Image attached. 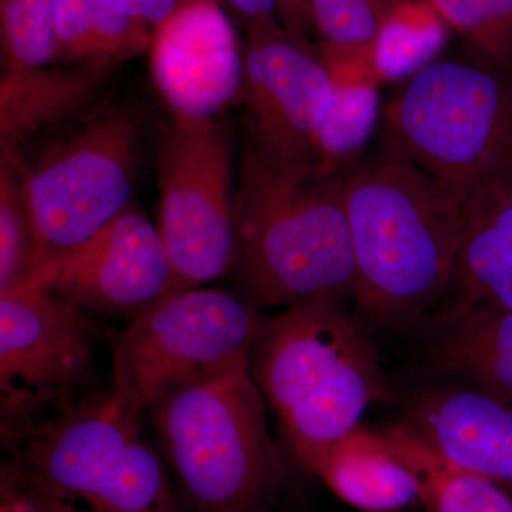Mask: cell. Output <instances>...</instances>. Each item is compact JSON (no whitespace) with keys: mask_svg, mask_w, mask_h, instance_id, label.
<instances>
[{"mask_svg":"<svg viewBox=\"0 0 512 512\" xmlns=\"http://www.w3.org/2000/svg\"><path fill=\"white\" fill-rule=\"evenodd\" d=\"M235 228L231 274L256 308L353 296L343 174L323 167L318 153L286 150L245 133Z\"/></svg>","mask_w":512,"mask_h":512,"instance_id":"6da1fadb","label":"cell"},{"mask_svg":"<svg viewBox=\"0 0 512 512\" xmlns=\"http://www.w3.org/2000/svg\"><path fill=\"white\" fill-rule=\"evenodd\" d=\"M342 174L360 311L392 326L416 325L440 312L453 282L466 198L426 173L386 133Z\"/></svg>","mask_w":512,"mask_h":512,"instance_id":"7a4b0ae2","label":"cell"},{"mask_svg":"<svg viewBox=\"0 0 512 512\" xmlns=\"http://www.w3.org/2000/svg\"><path fill=\"white\" fill-rule=\"evenodd\" d=\"M249 367L301 466L392 397L375 343L335 299L264 316Z\"/></svg>","mask_w":512,"mask_h":512,"instance_id":"3957f363","label":"cell"},{"mask_svg":"<svg viewBox=\"0 0 512 512\" xmlns=\"http://www.w3.org/2000/svg\"><path fill=\"white\" fill-rule=\"evenodd\" d=\"M264 394L241 360L183 384L147 416L184 512H269L289 468L268 429Z\"/></svg>","mask_w":512,"mask_h":512,"instance_id":"277c9868","label":"cell"},{"mask_svg":"<svg viewBox=\"0 0 512 512\" xmlns=\"http://www.w3.org/2000/svg\"><path fill=\"white\" fill-rule=\"evenodd\" d=\"M144 414L114 389L92 392L2 433L3 448L79 512H184Z\"/></svg>","mask_w":512,"mask_h":512,"instance_id":"5b68a950","label":"cell"},{"mask_svg":"<svg viewBox=\"0 0 512 512\" xmlns=\"http://www.w3.org/2000/svg\"><path fill=\"white\" fill-rule=\"evenodd\" d=\"M386 121L400 150L463 198L512 175V72L471 50L410 77Z\"/></svg>","mask_w":512,"mask_h":512,"instance_id":"8992f818","label":"cell"},{"mask_svg":"<svg viewBox=\"0 0 512 512\" xmlns=\"http://www.w3.org/2000/svg\"><path fill=\"white\" fill-rule=\"evenodd\" d=\"M136 138L126 113L106 111L55 144L35 168L20 170L39 239L40 281L52 284L57 266L131 204Z\"/></svg>","mask_w":512,"mask_h":512,"instance_id":"52a82bcc","label":"cell"},{"mask_svg":"<svg viewBox=\"0 0 512 512\" xmlns=\"http://www.w3.org/2000/svg\"><path fill=\"white\" fill-rule=\"evenodd\" d=\"M262 319L244 296L221 289L171 293L121 333L113 389L147 412L171 390L249 359Z\"/></svg>","mask_w":512,"mask_h":512,"instance_id":"ba28073f","label":"cell"},{"mask_svg":"<svg viewBox=\"0 0 512 512\" xmlns=\"http://www.w3.org/2000/svg\"><path fill=\"white\" fill-rule=\"evenodd\" d=\"M228 124L173 119L158 148L157 227L181 289L231 274L237 256Z\"/></svg>","mask_w":512,"mask_h":512,"instance_id":"9c48e42d","label":"cell"},{"mask_svg":"<svg viewBox=\"0 0 512 512\" xmlns=\"http://www.w3.org/2000/svg\"><path fill=\"white\" fill-rule=\"evenodd\" d=\"M99 330L46 282L0 295L2 433L92 393Z\"/></svg>","mask_w":512,"mask_h":512,"instance_id":"30bf717a","label":"cell"},{"mask_svg":"<svg viewBox=\"0 0 512 512\" xmlns=\"http://www.w3.org/2000/svg\"><path fill=\"white\" fill-rule=\"evenodd\" d=\"M53 289L84 315L133 322L178 286L157 225L131 202L57 266Z\"/></svg>","mask_w":512,"mask_h":512,"instance_id":"8fae6325","label":"cell"},{"mask_svg":"<svg viewBox=\"0 0 512 512\" xmlns=\"http://www.w3.org/2000/svg\"><path fill=\"white\" fill-rule=\"evenodd\" d=\"M154 84L173 119H220L244 84V53L217 0H185L151 35Z\"/></svg>","mask_w":512,"mask_h":512,"instance_id":"7c38bea8","label":"cell"},{"mask_svg":"<svg viewBox=\"0 0 512 512\" xmlns=\"http://www.w3.org/2000/svg\"><path fill=\"white\" fill-rule=\"evenodd\" d=\"M242 97L247 133L272 146L316 151V137L335 100L320 53L284 26L247 30Z\"/></svg>","mask_w":512,"mask_h":512,"instance_id":"4fadbf2b","label":"cell"},{"mask_svg":"<svg viewBox=\"0 0 512 512\" xmlns=\"http://www.w3.org/2000/svg\"><path fill=\"white\" fill-rule=\"evenodd\" d=\"M403 412L434 451L512 497V403L440 377L407 393Z\"/></svg>","mask_w":512,"mask_h":512,"instance_id":"5bb4252c","label":"cell"},{"mask_svg":"<svg viewBox=\"0 0 512 512\" xmlns=\"http://www.w3.org/2000/svg\"><path fill=\"white\" fill-rule=\"evenodd\" d=\"M446 308L512 309V175L464 200L463 232Z\"/></svg>","mask_w":512,"mask_h":512,"instance_id":"9a60e30c","label":"cell"},{"mask_svg":"<svg viewBox=\"0 0 512 512\" xmlns=\"http://www.w3.org/2000/svg\"><path fill=\"white\" fill-rule=\"evenodd\" d=\"M336 497L365 512H400L420 504L413 471L383 434L357 427L302 466Z\"/></svg>","mask_w":512,"mask_h":512,"instance_id":"2e32d148","label":"cell"},{"mask_svg":"<svg viewBox=\"0 0 512 512\" xmlns=\"http://www.w3.org/2000/svg\"><path fill=\"white\" fill-rule=\"evenodd\" d=\"M436 318L427 352L431 369L512 403V309L446 308Z\"/></svg>","mask_w":512,"mask_h":512,"instance_id":"e0dca14e","label":"cell"},{"mask_svg":"<svg viewBox=\"0 0 512 512\" xmlns=\"http://www.w3.org/2000/svg\"><path fill=\"white\" fill-rule=\"evenodd\" d=\"M110 69L103 64H73L29 76H2V151L18 154L20 143L79 113Z\"/></svg>","mask_w":512,"mask_h":512,"instance_id":"ac0fdd59","label":"cell"},{"mask_svg":"<svg viewBox=\"0 0 512 512\" xmlns=\"http://www.w3.org/2000/svg\"><path fill=\"white\" fill-rule=\"evenodd\" d=\"M382 434L413 471L427 512H512L507 491L446 460L406 420Z\"/></svg>","mask_w":512,"mask_h":512,"instance_id":"d6986e66","label":"cell"},{"mask_svg":"<svg viewBox=\"0 0 512 512\" xmlns=\"http://www.w3.org/2000/svg\"><path fill=\"white\" fill-rule=\"evenodd\" d=\"M394 0H311L320 57L333 83L379 84L376 42Z\"/></svg>","mask_w":512,"mask_h":512,"instance_id":"ffe728a7","label":"cell"},{"mask_svg":"<svg viewBox=\"0 0 512 512\" xmlns=\"http://www.w3.org/2000/svg\"><path fill=\"white\" fill-rule=\"evenodd\" d=\"M59 63L116 64L150 49L148 25L113 12L101 0H57Z\"/></svg>","mask_w":512,"mask_h":512,"instance_id":"44dd1931","label":"cell"},{"mask_svg":"<svg viewBox=\"0 0 512 512\" xmlns=\"http://www.w3.org/2000/svg\"><path fill=\"white\" fill-rule=\"evenodd\" d=\"M448 30L430 0H394L377 36L380 82L407 79L436 62L447 45Z\"/></svg>","mask_w":512,"mask_h":512,"instance_id":"7402d4cb","label":"cell"},{"mask_svg":"<svg viewBox=\"0 0 512 512\" xmlns=\"http://www.w3.org/2000/svg\"><path fill=\"white\" fill-rule=\"evenodd\" d=\"M40 281L35 224L22 191L18 154L2 151L0 171V295Z\"/></svg>","mask_w":512,"mask_h":512,"instance_id":"603a6c76","label":"cell"},{"mask_svg":"<svg viewBox=\"0 0 512 512\" xmlns=\"http://www.w3.org/2000/svg\"><path fill=\"white\" fill-rule=\"evenodd\" d=\"M57 0H0L2 76H29L59 63Z\"/></svg>","mask_w":512,"mask_h":512,"instance_id":"cb8c5ba5","label":"cell"},{"mask_svg":"<svg viewBox=\"0 0 512 512\" xmlns=\"http://www.w3.org/2000/svg\"><path fill=\"white\" fill-rule=\"evenodd\" d=\"M379 84L335 83V100L316 137L320 163L343 170L360 157L379 119Z\"/></svg>","mask_w":512,"mask_h":512,"instance_id":"d4e9b609","label":"cell"},{"mask_svg":"<svg viewBox=\"0 0 512 512\" xmlns=\"http://www.w3.org/2000/svg\"><path fill=\"white\" fill-rule=\"evenodd\" d=\"M471 52L512 72V0H430Z\"/></svg>","mask_w":512,"mask_h":512,"instance_id":"484cf974","label":"cell"},{"mask_svg":"<svg viewBox=\"0 0 512 512\" xmlns=\"http://www.w3.org/2000/svg\"><path fill=\"white\" fill-rule=\"evenodd\" d=\"M0 512H79L12 457L0 466Z\"/></svg>","mask_w":512,"mask_h":512,"instance_id":"4316f807","label":"cell"},{"mask_svg":"<svg viewBox=\"0 0 512 512\" xmlns=\"http://www.w3.org/2000/svg\"><path fill=\"white\" fill-rule=\"evenodd\" d=\"M113 12L156 26L170 18L185 0H101Z\"/></svg>","mask_w":512,"mask_h":512,"instance_id":"83f0119b","label":"cell"},{"mask_svg":"<svg viewBox=\"0 0 512 512\" xmlns=\"http://www.w3.org/2000/svg\"><path fill=\"white\" fill-rule=\"evenodd\" d=\"M224 2L229 9L237 13L247 30L275 28L282 26L278 16L276 0H217Z\"/></svg>","mask_w":512,"mask_h":512,"instance_id":"f1b7e54d","label":"cell"},{"mask_svg":"<svg viewBox=\"0 0 512 512\" xmlns=\"http://www.w3.org/2000/svg\"><path fill=\"white\" fill-rule=\"evenodd\" d=\"M278 16L286 32L299 42L312 45L309 35L313 28L311 0H276Z\"/></svg>","mask_w":512,"mask_h":512,"instance_id":"f546056e","label":"cell"},{"mask_svg":"<svg viewBox=\"0 0 512 512\" xmlns=\"http://www.w3.org/2000/svg\"><path fill=\"white\" fill-rule=\"evenodd\" d=\"M269 512H274V511H269Z\"/></svg>","mask_w":512,"mask_h":512,"instance_id":"4dcf8cb0","label":"cell"}]
</instances>
